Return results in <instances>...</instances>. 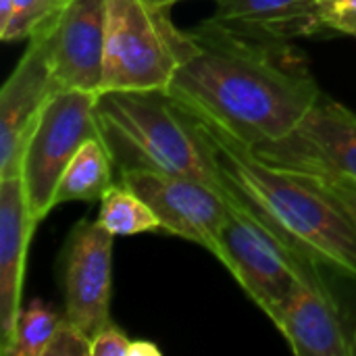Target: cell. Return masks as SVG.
I'll list each match as a JSON object with an SVG mask.
<instances>
[{
    "mask_svg": "<svg viewBox=\"0 0 356 356\" xmlns=\"http://www.w3.org/2000/svg\"><path fill=\"white\" fill-rule=\"evenodd\" d=\"M188 33L194 52L167 92L250 148L292 131L321 96L305 52L292 40L244 31L213 17Z\"/></svg>",
    "mask_w": 356,
    "mask_h": 356,
    "instance_id": "6da1fadb",
    "label": "cell"
},
{
    "mask_svg": "<svg viewBox=\"0 0 356 356\" xmlns=\"http://www.w3.org/2000/svg\"><path fill=\"white\" fill-rule=\"evenodd\" d=\"M192 117L232 190L280 240L321 267L356 280V229L336 202L302 175L265 163L215 123Z\"/></svg>",
    "mask_w": 356,
    "mask_h": 356,
    "instance_id": "7a4b0ae2",
    "label": "cell"
},
{
    "mask_svg": "<svg viewBox=\"0 0 356 356\" xmlns=\"http://www.w3.org/2000/svg\"><path fill=\"white\" fill-rule=\"evenodd\" d=\"M96 119L117 173L148 169L194 177L229 202L238 198L198 123L167 90L102 92Z\"/></svg>",
    "mask_w": 356,
    "mask_h": 356,
    "instance_id": "3957f363",
    "label": "cell"
},
{
    "mask_svg": "<svg viewBox=\"0 0 356 356\" xmlns=\"http://www.w3.org/2000/svg\"><path fill=\"white\" fill-rule=\"evenodd\" d=\"M194 40L161 0H106L102 92L167 90L192 56Z\"/></svg>",
    "mask_w": 356,
    "mask_h": 356,
    "instance_id": "277c9868",
    "label": "cell"
},
{
    "mask_svg": "<svg viewBox=\"0 0 356 356\" xmlns=\"http://www.w3.org/2000/svg\"><path fill=\"white\" fill-rule=\"evenodd\" d=\"M213 254L273 325L300 271L317 263L280 240L240 198L229 202V213Z\"/></svg>",
    "mask_w": 356,
    "mask_h": 356,
    "instance_id": "5b68a950",
    "label": "cell"
},
{
    "mask_svg": "<svg viewBox=\"0 0 356 356\" xmlns=\"http://www.w3.org/2000/svg\"><path fill=\"white\" fill-rule=\"evenodd\" d=\"M96 102L98 94L94 92L58 90L38 117L19 173L29 213L38 223L54 209L56 186L71 159L88 140L100 138Z\"/></svg>",
    "mask_w": 356,
    "mask_h": 356,
    "instance_id": "8992f818",
    "label": "cell"
},
{
    "mask_svg": "<svg viewBox=\"0 0 356 356\" xmlns=\"http://www.w3.org/2000/svg\"><path fill=\"white\" fill-rule=\"evenodd\" d=\"M252 150L292 173L356 181V113L321 92L292 131Z\"/></svg>",
    "mask_w": 356,
    "mask_h": 356,
    "instance_id": "52a82bcc",
    "label": "cell"
},
{
    "mask_svg": "<svg viewBox=\"0 0 356 356\" xmlns=\"http://www.w3.org/2000/svg\"><path fill=\"white\" fill-rule=\"evenodd\" d=\"M35 31L44 38L54 92L100 94L106 48V0H67Z\"/></svg>",
    "mask_w": 356,
    "mask_h": 356,
    "instance_id": "ba28073f",
    "label": "cell"
},
{
    "mask_svg": "<svg viewBox=\"0 0 356 356\" xmlns=\"http://www.w3.org/2000/svg\"><path fill=\"white\" fill-rule=\"evenodd\" d=\"M119 181L150 204L163 232L213 252L229 213V200L219 190L194 177L148 169L121 171Z\"/></svg>",
    "mask_w": 356,
    "mask_h": 356,
    "instance_id": "9c48e42d",
    "label": "cell"
},
{
    "mask_svg": "<svg viewBox=\"0 0 356 356\" xmlns=\"http://www.w3.org/2000/svg\"><path fill=\"white\" fill-rule=\"evenodd\" d=\"M113 238L98 221L81 219L69 232L60 254L65 317L90 338L113 323Z\"/></svg>",
    "mask_w": 356,
    "mask_h": 356,
    "instance_id": "30bf717a",
    "label": "cell"
},
{
    "mask_svg": "<svg viewBox=\"0 0 356 356\" xmlns=\"http://www.w3.org/2000/svg\"><path fill=\"white\" fill-rule=\"evenodd\" d=\"M321 265L311 263L296 277L275 323L298 356H355L356 332L346 323Z\"/></svg>",
    "mask_w": 356,
    "mask_h": 356,
    "instance_id": "8fae6325",
    "label": "cell"
},
{
    "mask_svg": "<svg viewBox=\"0 0 356 356\" xmlns=\"http://www.w3.org/2000/svg\"><path fill=\"white\" fill-rule=\"evenodd\" d=\"M52 94L44 38L33 31L21 60L0 88V177L21 173L27 140Z\"/></svg>",
    "mask_w": 356,
    "mask_h": 356,
    "instance_id": "7c38bea8",
    "label": "cell"
},
{
    "mask_svg": "<svg viewBox=\"0 0 356 356\" xmlns=\"http://www.w3.org/2000/svg\"><path fill=\"white\" fill-rule=\"evenodd\" d=\"M38 221L31 217L21 175L0 177V340L10 344L21 315L25 261ZM0 350V353H2Z\"/></svg>",
    "mask_w": 356,
    "mask_h": 356,
    "instance_id": "4fadbf2b",
    "label": "cell"
},
{
    "mask_svg": "<svg viewBox=\"0 0 356 356\" xmlns=\"http://www.w3.org/2000/svg\"><path fill=\"white\" fill-rule=\"evenodd\" d=\"M315 0H217L215 21L282 40L311 38Z\"/></svg>",
    "mask_w": 356,
    "mask_h": 356,
    "instance_id": "5bb4252c",
    "label": "cell"
},
{
    "mask_svg": "<svg viewBox=\"0 0 356 356\" xmlns=\"http://www.w3.org/2000/svg\"><path fill=\"white\" fill-rule=\"evenodd\" d=\"M115 163L102 138L88 140L67 165L54 194V207L73 200H100L113 186Z\"/></svg>",
    "mask_w": 356,
    "mask_h": 356,
    "instance_id": "9a60e30c",
    "label": "cell"
},
{
    "mask_svg": "<svg viewBox=\"0 0 356 356\" xmlns=\"http://www.w3.org/2000/svg\"><path fill=\"white\" fill-rule=\"evenodd\" d=\"M96 221L113 236H138L161 229V221L150 204L123 181L113 184L104 192Z\"/></svg>",
    "mask_w": 356,
    "mask_h": 356,
    "instance_id": "2e32d148",
    "label": "cell"
},
{
    "mask_svg": "<svg viewBox=\"0 0 356 356\" xmlns=\"http://www.w3.org/2000/svg\"><path fill=\"white\" fill-rule=\"evenodd\" d=\"M60 315L42 300H31L19 315L15 336L2 350L4 356H46L58 325Z\"/></svg>",
    "mask_w": 356,
    "mask_h": 356,
    "instance_id": "e0dca14e",
    "label": "cell"
},
{
    "mask_svg": "<svg viewBox=\"0 0 356 356\" xmlns=\"http://www.w3.org/2000/svg\"><path fill=\"white\" fill-rule=\"evenodd\" d=\"M342 33L356 38V0H315L311 38Z\"/></svg>",
    "mask_w": 356,
    "mask_h": 356,
    "instance_id": "ac0fdd59",
    "label": "cell"
},
{
    "mask_svg": "<svg viewBox=\"0 0 356 356\" xmlns=\"http://www.w3.org/2000/svg\"><path fill=\"white\" fill-rule=\"evenodd\" d=\"M60 4L54 0H13V15L6 27L0 31L4 42L29 40L31 33L48 21Z\"/></svg>",
    "mask_w": 356,
    "mask_h": 356,
    "instance_id": "d6986e66",
    "label": "cell"
},
{
    "mask_svg": "<svg viewBox=\"0 0 356 356\" xmlns=\"http://www.w3.org/2000/svg\"><path fill=\"white\" fill-rule=\"evenodd\" d=\"M298 175H302L309 184H313L319 192H323L332 202H336L356 229V181L338 179V177L307 175V173H298Z\"/></svg>",
    "mask_w": 356,
    "mask_h": 356,
    "instance_id": "ffe728a7",
    "label": "cell"
},
{
    "mask_svg": "<svg viewBox=\"0 0 356 356\" xmlns=\"http://www.w3.org/2000/svg\"><path fill=\"white\" fill-rule=\"evenodd\" d=\"M90 346L92 338L65 317L46 348V356H90Z\"/></svg>",
    "mask_w": 356,
    "mask_h": 356,
    "instance_id": "44dd1931",
    "label": "cell"
},
{
    "mask_svg": "<svg viewBox=\"0 0 356 356\" xmlns=\"http://www.w3.org/2000/svg\"><path fill=\"white\" fill-rule=\"evenodd\" d=\"M131 340L115 325H106L92 336L90 356H127Z\"/></svg>",
    "mask_w": 356,
    "mask_h": 356,
    "instance_id": "7402d4cb",
    "label": "cell"
},
{
    "mask_svg": "<svg viewBox=\"0 0 356 356\" xmlns=\"http://www.w3.org/2000/svg\"><path fill=\"white\" fill-rule=\"evenodd\" d=\"M161 348L150 340H131L127 356H161Z\"/></svg>",
    "mask_w": 356,
    "mask_h": 356,
    "instance_id": "603a6c76",
    "label": "cell"
},
{
    "mask_svg": "<svg viewBox=\"0 0 356 356\" xmlns=\"http://www.w3.org/2000/svg\"><path fill=\"white\" fill-rule=\"evenodd\" d=\"M13 15V0H0V31L6 27Z\"/></svg>",
    "mask_w": 356,
    "mask_h": 356,
    "instance_id": "cb8c5ba5",
    "label": "cell"
},
{
    "mask_svg": "<svg viewBox=\"0 0 356 356\" xmlns=\"http://www.w3.org/2000/svg\"><path fill=\"white\" fill-rule=\"evenodd\" d=\"M161 2H165V4H169V6H173L175 2H179V0H161Z\"/></svg>",
    "mask_w": 356,
    "mask_h": 356,
    "instance_id": "d4e9b609",
    "label": "cell"
},
{
    "mask_svg": "<svg viewBox=\"0 0 356 356\" xmlns=\"http://www.w3.org/2000/svg\"><path fill=\"white\" fill-rule=\"evenodd\" d=\"M54 2H56V4H65L67 0H54Z\"/></svg>",
    "mask_w": 356,
    "mask_h": 356,
    "instance_id": "484cf974",
    "label": "cell"
}]
</instances>
